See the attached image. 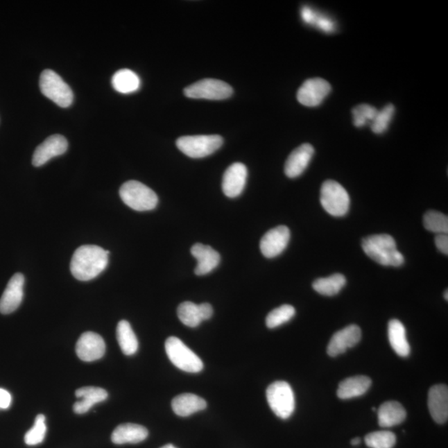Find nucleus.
Masks as SVG:
<instances>
[{"label": "nucleus", "instance_id": "nucleus-37", "mask_svg": "<svg viewBox=\"0 0 448 448\" xmlns=\"http://www.w3.org/2000/svg\"><path fill=\"white\" fill-rule=\"evenodd\" d=\"M435 244L439 251L443 255H448V236L447 234H438L435 238Z\"/></svg>", "mask_w": 448, "mask_h": 448}, {"label": "nucleus", "instance_id": "nucleus-40", "mask_svg": "<svg viewBox=\"0 0 448 448\" xmlns=\"http://www.w3.org/2000/svg\"><path fill=\"white\" fill-rule=\"evenodd\" d=\"M359 443H361V439H359V438L352 439V445L356 446V445H359Z\"/></svg>", "mask_w": 448, "mask_h": 448}, {"label": "nucleus", "instance_id": "nucleus-34", "mask_svg": "<svg viewBox=\"0 0 448 448\" xmlns=\"http://www.w3.org/2000/svg\"><path fill=\"white\" fill-rule=\"evenodd\" d=\"M45 420L44 414H40L36 417L35 425L25 434L24 442L27 445H39L44 442L46 433Z\"/></svg>", "mask_w": 448, "mask_h": 448}, {"label": "nucleus", "instance_id": "nucleus-27", "mask_svg": "<svg viewBox=\"0 0 448 448\" xmlns=\"http://www.w3.org/2000/svg\"><path fill=\"white\" fill-rule=\"evenodd\" d=\"M112 84L117 92L122 94H130L139 89L141 87V80L133 71L121 69L113 75Z\"/></svg>", "mask_w": 448, "mask_h": 448}, {"label": "nucleus", "instance_id": "nucleus-8", "mask_svg": "<svg viewBox=\"0 0 448 448\" xmlns=\"http://www.w3.org/2000/svg\"><path fill=\"white\" fill-rule=\"evenodd\" d=\"M267 399L270 409L278 417L287 420L293 415L295 406V395L288 383L277 381L270 384Z\"/></svg>", "mask_w": 448, "mask_h": 448}, {"label": "nucleus", "instance_id": "nucleus-22", "mask_svg": "<svg viewBox=\"0 0 448 448\" xmlns=\"http://www.w3.org/2000/svg\"><path fill=\"white\" fill-rule=\"evenodd\" d=\"M371 384V379L367 376H354L345 379L339 384L337 396L341 399L357 398L369 390Z\"/></svg>", "mask_w": 448, "mask_h": 448}, {"label": "nucleus", "instance_id": "nucleus-14", "mask_svg": "<svg viewBox=\"0 0 448 448\" xmlns=\"http://www.w3.org/2000/svg\"><path fill=\"white\" fill-rule=\"evenodd\" d=\"M24 282L22 273L12 277L0 298V313L8 315L18 309L23 301Z\"/></svg>", "mask_w": 448, "mask_h": 448}, {"label": "nucleus", "instance_id": "nucleus-7", "mask_svg": "<svg viewBox=\"0 0 448 448\" xmlns=\"http://www.w3.org/2000/svg\"><path fill=\"white\" fill-rule=\"evenodd\" d=\"M40 87L42 93L59 107L67 108L73 103V91L54 71L46 69L41 74Z\"/></svg>", "mask_w": 448, "mask_h": 448}, {"label": "nucleus", "instance_id": "nucleus-38", "mask_svg": "<svg viewBox=\"0 0 448 448\" xmlns=\"http://www.w3.org/2000/svg\"><path fill=\"white\" fill-rule=\"evenodd\" d=\"M198 310L203 321L209 320L214 313L213 307L209 303L200 304L198 305Z\"/></svg>", "mask_w": 448, "mask_h": 448}, {"label": "nucleus", "instance_id": "nucleus-5", "mask_svg": "<svg viewBox=\"0 0 448 448\" xmlns=\"http://www.w3.org/2000/svg\"><path fill=\"white\" fill-rule=\"evenodd\" d=\"M320 203L324 209L334 217H343L350 210L349 193L336 181L324 182L320 189Z\"/></svg>", "mask_w": 448, "mask_h": 448}, {"label": "nucleus", "instance_id": "nucleus-2", "mask_svg": "<svg viewBox=\"0 0 448 448\" xmlns=\"http://www.w3.org/2000/svg\"><path fill=\"white\" fill-rule=\"evenodd\" d=\"M361 245L365 255L380 265L398 268L404 264V257L390 235L369 236L362 240Z\"/></svg>", "mask_w": 448, "mask_h": 448}, {"label": "nucleus", "instance_id": "nucleus-4", "mask_svg": "<svg viewBox=\"0 0 448 448\" xmlns=\"http://www.w3.org/2000/svg\"><path fill=\"white\" fill-rule=\"evenodd\" d=\"M223 139L218 135H186L177 139L178 149L190 158L207 157L223 146Z\"/></svg>", "mask_w": 448, "mask_h": 448}, {"label": "nucleus", "instance_id": "nucleus-15", "mask_svg": "<svg viewBox=\"0 0 448 448\" xmlns=\"http://www.w3.org/2000/svg\"><path fill=\"white\" fill-rule=\"evenodd\" d=\"M361 329L356 325H350L341 329L329 342L327 346L329 356L336 357L345 353L348 349L356 346L361 341Z\"/></svg>", "mask_w": 448, "mask_h": 448}, {"label": "nucleus", "instance_id": "nucleus-39", "mask_svg": "<svg viewBox=\"0 0 448 448\" xmlns=\"http://www.w3.org/2000/svg\"><path fill=\"white\" fill-rule=\"evenodd\" d=\"M11 395L6 390L0 388V408L6 409L11 404Z\"/></svg>", "mask_w": 448, "mask_h": 448}, {"label": "nucleus", "instance_id": "nucleus-31", "mask_svg": "<svg viewBox=\"0 0 448 448\" xmlns=\"http://www.w3.org/2000/svg\"><path fill=\"white\" fill-rule=\"evenodd\" d=\"M295 315V310L293 306L282 305L273 310L266 319V325L269 329H274L288 322Z\"/></svg>", "mask_w": 448, "mask_h": 448}, {"label": "nucleus", "instance_id": "nucleus-41", "mask_svg": "<svg viewBox=\"0 0 448 448\" xmlns=\"http://www.w3.org/2000/svg\"><path fill=\"white\" fill-rule=\"evenodd\" d=\"M160 448H177V447H175L174 445H167Z\"/></svg>", "mask_w": 448, "mask_h": 448}, {"label": "nucleus", "instance_id": "nucleus-1", "mask_svg": "<svg viewBox=\"0 0 448 448\" xmlns=\"http://www.w3.org/2000/svg\"><path fill=\"white\" fill-rule=\"evenodd\" d=\"M109 252L96 245H84L75 251L71 261V272L79 281H90L107 267Z\"/></svg>", "mask_w": 448, "mask_h": 448}, {"label": "nucleus", "instance_id": "nucleus-11", "mask_svg": "<svg viewBox=\"0 0 448 448\" xmlns=\"http://www.w3.org/2000/svg\"><path fill=\"white\" fill-rule=\"evenodd\" d=\"M290 239L291 232L286 226L272 228L261 240V252L268 259H273L284 252Z\"/></svg>", "mask_w": 448, "mask_h": 448}, {"label": "nucleus", "instance_id": "nucleus-23", "mask_svg": "<svg viewBox=\"0 0 448 448\" xmlns=\"http://www.w3.org/2000/svg\"><path fill=\"white\" fill-rule=\"evenodd\" d=\"M172 408L176 415L188 417L207 408V403L201 397L193 394L176 396L172 400Z\"/></svg>", "mask_w": 448, "mask_h": 448}, {"label": "nucleus", "instance_id": "nucleus-18", "mask_svg": "<svg viewBox=\"0 0 448 448\" xmlns=\"http://www.w3.org/2000/svg\"><path fill=\"white\" fill-rule=\"evenodd\" d=\"M429 408L431 416L438 424H445L448 418V388L445 384H437L430 388Z\"/></svg>", "mask_w": 448, "mask_h": 448}, {"label": "nucleus", "instance_id": "nucleus-12", "mask_svg": "<svg viewBox=\"0 0 448 448\" xmlns=\"http://www.w3.org/2000/svg\"><path fill=\"white\" fill-rule=\"evenodd\" d=\"M69 148V142L61 135H53L36 148L33 153L32 163L33 166H44L51 159L65 153Z\"/></svg>", "mask_w": 448, "mask_h": 448}, {"label": "nucleus", "instance_id": "nucleus-21", "mask_svg": "<svg viewBox=\"0 0 448 448\" xmlns=\"http://www.w3.org/2000/svg\"><path fill=\"white\" fill-rule=\"evenodd\" d=\"M75 395L81 399L79 402L75 403L74 410L76 413H86L96 404L103 402L107 399V392L98 387H83L76 390Z\"/></svg>", "mask_w": 448, "mask_h": 448}, {"label": "nucleus", "instance_id": "nucleus-19", "mask_svg": "<svg viewBox=\"0 0 448 448\" xmlns=\"http://www.w3.org/2000/svg\"><path fill=\"white\" fill-rule=\"evenodd\" d=\"M191 255L196 259L198 264L194 273L197 276H204L213 272L221 263V255L213 248L202 243L194 244Z\"/></svg>", "mask_w": 448, "mask_h": 448}, {"label": "nucleus", "instance_id": "nucleus-35", "mask_svg": "<svg viewBox=\"0 0 448 448\" xmlns=\"http://www.w3.org/2000/svg\"><path fill=\"white\" fill-rule=\"evenodd\" d=\"M378 110L369 104H361L352 110L354 125L363 128L371 123L377 115Z\"/></svg>", "mask_w": 448, "mask_h": 448}, {"label": "nucleus", "instance_id": "nucleus-16", "mask_svg": "<svg viewBox=\"0 0 448 448\" xmlns=\"http://www.w3.org/2000/svg\"><path fill=\"white\" fill-rule=\"evenodd\" d=\"M248 169L242 163L231 164L224 173L222 189L228 198L239 197L246 185Z\"/></svg>", "mask_w": 448, "mask_h": 448}, {"label": "nucleus", "instance_id": "nucleus-36", "mask_svg": "<svg viewBox=\"0 0 448 448\" xmlns=\"http://www.w3.org/2000/svg\"><path fill=\"white\" fill-rule=\"evenodd\" d=\"M311 25L325 33H332L336 31V23L332 19L316 11Z\"/></svg>", "mask_w": 448, "mask_h": 448}, {"label": "nucleus", "instance_id": "nucleus-33", "mask_svg": "<svg viewBox=\"0 0 448 448\" xmlns=\"http://www.w3.org/2000/svg\"><path fill=\"white\" fill-rule=\"evenodd\" d=\"M395 105L393 104H388L378 111L377 115L370 123L372 132L375 134H382L386 132L393 117L395 115Z\"/></svg>", "mask_w": 448, "mask_h": 448}, {"label": "nucleus", "instance_id": "nucleus-26", "mask_svg": "<svg viewBox=\"0 0 448 448\" xmlns=\"http://www.w3.org/2000/svg\"><path fill=\"white\" fill-rule=\"evenodd\" d=\"M117 337L121 352L126 356H133L137 352L139 343L137 336L128 321L121 320L117 325Z\"/></svg>", "mask_w": 448, "mask_h": 448}, {"label": "nucleus", "instance_id": "nucleus-20", "mask_svg": "<svg viewBox=\"0 0 448 448\" xmlns=\"http://www.w3.org/2000/svg\"><path fill=\"white\" fill-rule=\"evenodd\" d=\"M149 432L141 425L124 424L117 427L112 434V441L117 445L132 443L137 445L146 440Z\"/></svg>", "mask_w": 448, "mask_h": 448}, {"label": "nucleus", "instance_id": "nucleus-13", "mask_svg": "<svg viewBox=\"0 0 448 448\" xmlns=\"http://www.w3.org/2000/svg\"><path fill=\"white\" fill-rule=\"evenodd\" d=\"M76 352L83 361L92 362L103 357L105 344L103 338L98 334L88 331L80 336L76 345Z\"/></svg>", "mask_w": 448, "mask_h": 448}, {"label": "nucleus", "instance_id": "nucleus-9", "mask_svg": "<svg viewBox=\"0 0 448 448\" xmlns=\"http://www.w3.org/2000/svg\"><path fill=\"white\" fill-rule=\"evenodd\" d=\"M184 93L189 98L219 101L230 98L234 90L225 82L207 78L186 87Z\"/></svg>", "mask_w": 448, "mask_h": 448}, {"label": "nucleus", "instance_id": "nucleus-3", "mask_svg": "<svg viewBox=\"0 0 448 448\" xmlns=\"http://www.w3.org/2000/svg\"><path fill=\"white\" fill-rule=\"evenodd\" d=\"M120 196L126 205L139 212L153 210L159 202L157 194L153 190L135 180H130L122 184Z\"/></svg>", "mask_w": 448, "mask_h": 448}, {"label": "nucleus", "instance_id": "nucleus-29", "mask_svg": "<svg viewBox=\"0 0 448 448\" xmlns=\"http://www.w3.org/2000/svg\"><path fill=\"white\" fill-rule=\"evenodd\" d=\"M179 319L186 327L196 328L202 322L198 305L191 302L181 303L177 310Z\"/></svg>", "mask_w": 448, "mask_h": 448}, {"label": "nucleus", "instance_id": "nucleus-17", "mask_svg": "<svg viewBox=\"0 0 448 448\" xmlns=\"http://www.w3.org/2000/svg\"><path fill=\"white\" fill-rule=\"evenodd\" d=\"M314 148L310 144H302L291 152L285 164V174L289 178H297L307 170L314 155Z\"/></svg>", "mask_w": 448, "mask_h": 448}, {"label": "nucleus", "instance_id": "nucleus-6", "mask_svg": "<svg viewBox=\"0 0 448 448\" xmlns=\"http://www.w3.org/2000/svg\"><path fill=\"white\" fill-rule=\"evenodd\" d=\"M166 352L173 365L188 373H198L204 369V363L193 350L179 338L169 337L166 341Z\"/></svg>", "mask_w": 448, "mask_h": 448}, {"label": "nucleus", "instance_id": "nucleus-25", "mask_svg": "<svg viewBox=\"0 0 448 448\" xmlns=\"http://www.w3.org/2000/svg\"><path fill=\"white\" fill-rule=\"evenodd\" d=\"M388 341L393 350L401 357H408L411 349L404 325L399 320H391L388 327Z\"/></svg>", "mask_w": 448, "mask_h": 448}, {"label": "nucleus", "instance_id": "nucleus-10", "mask_svg": "<svg viewBox=\"0 0 448 448\" xmlns=\"http://www.w3.org/2000/svg\"><path fill=\"white\" fill-rule=\"evenodd\" d=\"M331 91V87L325 80L319 78L308 79L299 88L298 100L306 107H317L322 103Z\"/></svg>", "mask_w": 448, "mask_h": 448}, {"label": "nucleus", "instance_id": "nucleus-42", "mask_svg": "<svg viewBox=\"0 0 448 448\" xmlns=\"http://www.w3.org/2000/svg\"><path fill=\"white\" fill-rule=\"evenodd\" d=\"M445 299L447 300H447H448V291H447V290L445 291Z\"/></svg>", "mask_w": 448, "mask_h": 448}, {"label": "nucleus", "instance_id": "nucleus-30", "mask_svg": "<svg viewBox=\"0 0 448 448\" xmlns=\"http://www.w3.org/2000/svg\"><path fill=\"white\" fill-rule=\"evenodd\" d=\"M424 226L429 230L438 234H447L448 218L438 211L429 210L424 214Z\"/></svg>", "mask_w": 448, "mask_h": 448}, {"label": "nucleus", "instance_id": "nucleus-32", "mask_svg": "<svg viewBox=\"0 0 448 448\" xmlns=\"http://www.w3.org/2000/svg\"><path fill=\"white\" fill-rule=\"evenodd\" d=\"M365 443L370 448H393L396 443V436L390 431H377L367 435Z\"/></svg>", "mask_w": 448, "mask_h": 448}, {"label": "nucleus", "instance_id": "nucleus-28", "mask_svg": "<svg viewBox=\"0 0 448 448\" xmlns=\"http://www.w3.org/2000/svg\"><path fill=\"white\" fill-rule=\"evenodd\" d=\"M346 284L344 275L334 274L331 276L317 279L312 284L313 289L320 295L333 297L340 293Z\"/></svg>", "mask_w": 448, "mask_h": 448}, {"label": "nucleus", "instance_id": "nucleus-24", "mask_svg": "<svg viewBox=\"0 0 448 448\" xmlns=\"http://www.w3.org/2000/svg\"><path fill=\"white\" fill-rule=\"evenodd\" d=\"M406 415L407 414L402 404L396 401H390L384 403L378 410L379 424L382 428H391L402 424Z\"/></svg>", "mask_w": 448, "mask_h": 448}]
</instances>
